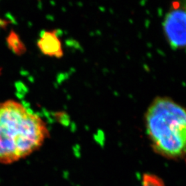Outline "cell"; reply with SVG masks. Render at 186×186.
<instances>
[{
  "instance_id": "1",
  "label": "cell",
  "mask_w": 186,
  "mask_h": 186,
  "mask_svg": "<svg viewBox=\"0 0 186 186\" xmlns=\"http://www.w3.org/2000/svg\"><path fill=\"white\" fill-rule=\"evenodd\" d=\"M49 134L43 119L20 102L0 103V163L22 159L41 147Z\"/></svg>"
},
{
  "instance_id": "2",
  "label": "cell",
  "mask_w": 186,
  "mask_h": 186,
  "mask_svg": "<svg viewBox=\"0 0 186 186\" xmlns=\"http://www.w3.org/2000/svg\"><path fill=\"white\" fill-rule=\"evenodd\" d=\"M146 134L158 155L186 159V107L168 97L152 101L145 115Z\"/></svg>"
},
{
  "instance_id": "3",
  "label": "cell",
  "mask_w": 186,
  "mask_h": 186,
  "mask_svg": "<svg viewBox=\"0 0 186 186\" xmlns=\"http://www.w3.org/2000/svg\"><path fill=\"white\" fill-rule=\"evenodd\" d=\"M167 43L174 50L186 49V1H175L163 21Z\"/></svg>"
},
{
  "instance_id": "4",
  "label": "cell",
  "mask_w": 186,
  "mask_h": 186,
  "mask_svg": "<svg viewBox=\"0 0 186 186\" xmlns=\"http://www.w3.org/2000/svg\"><path fill=\"white\" fill-rule=\"evenodd\" d=\"M39 46L43 53L48 55H62V50L60 40L54 33H45L42 35L39 41Z\"/></svg>"
},
{
  "instance_id": "5",
  "label": "cell",
  "mask_w": 186,
  "mask_h": 186,
  "mask_svg": "<svg viewBox=\"0 0 186 186\" xmlns=\"http://www.w3.org/2000/svg\"><path fill=\"white\" fill-rule=\"evenodd\" d=\"M5 23H6V21H4L3 19H0V27L4 26Z\"/></svg>"
}]
</instances>
